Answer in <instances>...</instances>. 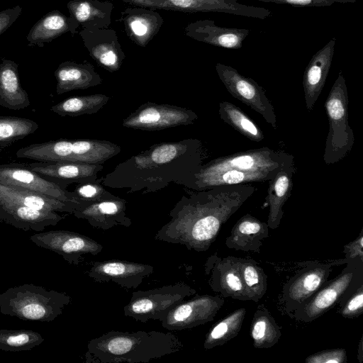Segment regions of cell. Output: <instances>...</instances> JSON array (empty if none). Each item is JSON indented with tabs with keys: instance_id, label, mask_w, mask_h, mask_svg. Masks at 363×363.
I'll list each match as a JSON object with an SVG mask.
<instances>
[{
	"instance_id": "obj_13",
	"label": "cell",
	"mask_w": 363,
	"mask_h": 363,
	"mask_svg": "<svg viewBox=\"0 0 363 363\" xmlns=\"http://www.w3.org/2000/svg\"><path fill=\"white\" fill-rule=\"evenodd\" d=\"M225 303L220 295H196L184 300L160 320L162 327L169 330L192 329L213 320Z\"/></svg>"
},
{
	"instance_id": "obj_11",
	"label": "cell",
	"mask_w": 363,
	"mask_h": 363,
	"mask_svg": "<svg viewBox=\"0 0 363 363\" xmlns=\"http://www.w3.org/2000/svg\"><path fill=\"white\" fill-rule=\"evenodd\" d=\"M216 70L227 91L233 97L261 115L274 129L277 128L274 108L261 86L229 65L218 62L216 65Z\"/></svg>"
},
{
	"instance_id": "obj_26",
	"label": "cell",
	"mask_w": 363,
	"mask_h": 363,
	"mask_svg": "<svg viewBox=\"0 0 363 363\" xmlns=\"http://www.w3.org/2000/svg\"><path fill=\"white\" fill-rule=\"evenodd\" d=\"M296 172L295 161L281 169L269 181L266 203L269 207L267 221L269 228L276 229L284 216L283 207L291 194L293 176Z\"/></svg>"
},
{
	"instance_id": "obj_42",
	"label": "cell",
	"mask_w": 363,
	"mask_h": 363,
	"mask_svg": "<svg viewBox=\"0 0 363 363\" xmlns=\"http://www.w3.org/2000/svg\"><path fill=\"white\" fill-rule=\"evenodd\" d=\"M265 3L287 4L293 6H328L335 3H354L357 0H257Z\"/></svg>"
},
{
	"instance_id": "obj_29",
	"label": "cell",
	"mask_w": 363,
	"mask_h": 363,
	"mask_svg": "<svg viewBox=\"0 0 363 363\" xmlns=\"http://www.w3.org/2000/svg\"><path fill=\"white\" fill-rule=\"evenodd\" d=\"M29 168L42 177L62 185V182H79L94 179L102 165L62 162H38L29 164Z\"/></svg>"
},
{
	"instance_id": "obj_1",
	"label": "cell",
	"mask_w": 363,
	"mask_h": 363,
	"mask_svg": "<svg viewBox=\"0 0 363 363\" xmlns=\"http://www.w3.org/2000/svg\"><path fill=\"white\" fill-rule=\"evenodd\" d=\"M250 184L222 185L183 197L169 213L170 220L157 232L159 241L207 251L223 225L254 194Z\"/></svg>"
},
{
	"instance_id": "obj_14",
	"label": "cell",
	"mask_w": 363,
	"mask_h": 363,
	"mask_svg": "<svg viewBox=\"0 0 363 363\" xmlns=\"http://www.w3.org/2000/svg\"><path fill=\"white\" fill-rule=\"evenodd\" d=\"M211 290L223 298L250 301L239 264V257H220L217 253L210 256L204 264Z\"/></svg>"
},
{
	"instance_id": "obj_33",
	"label": "cell",
	"mask_w": 363,
	"mask_h": 363,
	"mask_svg": "<svg viewBox=\"0 0 363 363\" xmlns=\"http://www.w3.org/2000/svg\"><path fill=\"white\" fill-rule=\"evenodd\" d=\"M245 315L246 309L240 308L217 322L206 333L203 347L210 350L223 345L235 337L242 328Z\"/></svg>"
},
{
	"instance_id": "obj_32",
	"label": "cell",
	"mask_w": 363,
	"mask_h": 363,
	"mask_svg": "<svg viewBox=\"0 0 363 363\" xmlns=\"http://www.w3.org/2000/svg\"><path fill=\"white\" fill-rule=\"evenodd\" d=\"M253 346L257 349L270 348L281 336L279 325L268 309L262 304L255 311L250 327Z\"/></svg>"
},
{
	"instance_id": "obj_4",
	"label": "cell",
	"mask_w": 363,
	"mask_h": 363,
	"mask_svg": "<svg viewBox=\"0 0 363 363\" xmlns=\"http://www.w3.org/2000/svg\"><path fill=\"white\" fill-rule=\"evenodd\" d=\"M70 302L71 297L66 293L24 284L0 294V312L23 320L50 322L60 315Z\"/></svg>"
},
{
	"instance_id": "obj_41",
	"label": "cell",
	"mask_w": 363,
	"mask_h": 363,
	"mask_svg": "<svg viewBox=\"0 0 363 363\" xmlns=\"http://www.w3.org/2000/svg\"><path fill=\"white\" fill-rule=\"evenodd\" d=\"M347 361L346 350L342 348L325 350L308 356L306 363H345Z\"/></svg>"
},
{
	"instance_id": "obj_28",
	"label": "cell",
	"mask_w": 363,
	"mask_h": 363,
	"mask_svg": "<svg viewBox=\"0 0 363 363\" xmlns=\"http://www.w3.org/2000/svg\"><path fill=\"white\" fill-rule=\"evenodd\" d=\"M57 81L56 92L84 89L100 84L102 79L89 62L77 63L72 61L62 62L55 72Z\"/></svg>"
},
{
	"instance_id": "obj_31",
	"label": "cell",
	"mask_w": 363,
	"mask_h": 363,
	"mask_svg": "<svg viewBox=\"0 0 363 363\" xmlns=\"http://www.w3.org/2000/svg\"><path fill=\"white\" fill-rule=\"evenodd\" d=\"M18 67V63L4 58L0 64V106L16 111L30 104L28 93L21 86Z\"/></svg>"
},
{
	"instance_id": "obj_43",
	"label": "cell",
	"mask_w": 363,
	"mask_h": 363,
	"mask_svg": "<svg viewBox=\"0 0 363 363\" xmlns=\"http://www.w3.org/2000/svg\"><path fill=\"white\" fill-rule=\"evenodd\" d=\"M342 252L345 259L348 262L351 259H359L363 260V230L359 235L352 241L344 246Z\"/></svg>"
},
{
	"instance_id": "obj_25",
	"label": "cell",
	"mask_w": 363,
	"mask_h": 363,
	"mask_svg": "<svg viewBox=\"0 0 363 363\" xmlns=\"http://www.w3.org/2000/svg\"><path fill=\"white\" fill-rule=\"evenodd\" d=\"M11 203L38 210L72 213L80 206L24 188L0 183V204Z\"/></svg>"
},
{
	"instance_id": "obj_5",
	"label": "cell",
	"mask_w": 363,
	"mask_h": 363,
	"mask_svg": "<svg viewBox=\"0 0 363 363\" xmlns=\"http://www.w3.org/2000/svg\"><path fill=\"white\" fill-rule=\"evenodd\" d=\"M120 150L118 145L107 141L57 140L22 147L17 151L16 156L41 162L98 164L118 153Z\"/></svg>"
},
{
	"instance_id": "obj_21",
	"label": "cell",
	"mask_w": 363,
	"mask_h": 363,
	"mask_svg": "<svg viewBox=\"0 0 363 363\" xmlns=\"http://www.w3.org/2000/svg\"><path fill=\"white\" fill-rule=\"evenodd\" d=\"M184 31L186 36L195 40L230 49L240 48L250 33L246 28L220 27L209 19L189 23Z\"/></svg>"
},
{
	"instance_id": "obj_22",
	"label": "cell",
	"mask_w": 363,
	"mask_h": 363,
	"mask_svg": "<svg viewBox=\"0 0 363 363\" xmlns=\"http://www.w3.org/2000/svg\"><path fill=\"white\" fill-rule=\"evenodd\" d=\"M72 214L86 220L93 228L104 230L119 225L128 228L132 224L125 213V201L118 198L87 203Z\"/></svg>"
},
{
	"instance_id": "obj_6",
	"label": "cell",
	"mask_w": 363,
	"mask_h": 363,
	"mask_svg": "<svg viewBox=\"0 0 363 363\" xmlns=\"http://www.w3.org/2000/svg\"><path fill=\"white\" fill-rule=\"evenodd\" d=\"M348 102L346 82L340 71L324 104L329 123L323 157L326 164L342 160L354 145V133L348 123Z\"/></svg>"
},
{
	"instance_id": "obj_18",
	"label": "cell",
	"mask_w": 363,
	"mask_h": 363,
	"mask_svg": "<svg viewBox=\"0 0 363 363\" xmlns=\"http://www.w3.org/2000/svg\"><path fill=\"white\" fill-rule=\"evenodd\" d=\"M79 35L89 55L98 65L111 72L121 68L125 55L115 30L82 28Z\"/></svg>"
},
{
	"instance_id": "obj_20",
	"label": "cell",
	"mask_w": 363,
	"mask_h": 363,
	"mask_svg": "<svg viewBox=\"0 0 363 363\" xmlns=\"http://www.w3.org/2000/svg\"><path fill=\"white\" fill-rule=\"evenodd\" d=\"M336 38H332L323 48L317 51L306 66L303 78L306 107L313 111L321 94L335 52Z\"/></svg>"
},
{
	"instance_id": "obj_45",
	"label": "cell",
	"mask_w": 363,
	"mask_h": 363,
	"mask_svg": "<svg viewBox=\"0 0 363 363\" xmlns=\"http://www.w3.org/2000/svg\"><path fill=\"white\" fill-rule=\"evenodd\" d=\"M357 352H358V354H357L358 360L360 363H362V358H363V335H362V337H361Z\"/></svg>"
},
{
	"instance_id": "obj_27",
	"label": "cell",
	"mask_w": 363,
	"mask_h": 363,
	"mask_svg": "<svg viewBox=\"0 0 363 363\" xmlns=\"http://www.w3.org/2000/svg\"><path fill=\"white\" fill-rule=\"evenodd\" d=\"M79 24L71 16H66L58 10H53L38 21L28 32L26 39L29 47L43 48L46 43L65 33L72 35L77 33Z\"/></svg>"
},
{
	"instance_id": "obj_36",
	"label": "cell",
	"mask_w": 363,
	"mask_h": 363,
	"mask_svg": "<svg viewBox=\"0 0 363 363\" xmlns=\"http://www.w3.org/2000/svg\"><path fill=\"white\" fill-rule=\"evenodd\" d=\"M242 279L250 301L258 302L267 290V276L253 259L239 257Z\"/></svg>"
},
{
	"instance_id": "obj_34",
	"label": "cell",
	"mask_w": 363,
	"mask_h": 363,
	"mask_svg": "<svg viewBox=\"0 0 363 363\" xmlns=\"http://www.w3.org/2000/svg\"><path fill=\"white\" fill-rule=\"evenodd\" d=\"M220 118L248 140L261 142L264 135L259 126L240 107L229 102L219 104Z\"/></svg>"
},
{
	"instance_id": "obj_37",
	"label": "cell",
	"mask_w": 363,
	"mask_h": 363,
	"mask_svg": "<svg viewBox=\"0 0 363 363\" xmlns=\"http://www.w3.org/2000/svg\"><path fill=\"white\" fill-rule=\"evenodd\" d=\"M44 337L31 330L0 329V350L5 352H23L39 346Z\"/></svg>"
},
{
	"instance_id": "obj_2",
	"label": "cell",
	"mask_w": 363,
	"mask_h": 363,
	"mask_svg": "<svg viewBox=\"0 0 363 363\" xmlns=\"http://www.w3.org/2000/svg\"><path fill=\"white\" fill-rule=\"evenodd\" d=\"M294 156L267 147L220 157L202 165L195 175L193 189L264 182L272 179Z\"/></svg>"
},
{
	"instance_id": "obj_9",
	"label": "cell",
	"mask_w": 363,
	"mask_h": 363,
	"mask_svg": "<svg viewBox=\"0 0 363 363\" xmlns=\"http://www.w3.org/2000/svg\"><path fill=\"white\" fill-rule=\"evenodd\" d=\"M345 263L344 259L327 263L318 261L305 262L303 268L283 286L281 301L285 311L291 315L328 281L335 266Z\"/></svg>"
},
{
	"instance_id": "obj_44",
	"label": "cell",
	"mask_w": 363,
	"mask_h": 363,
	"mask_svg": "<svg viewBox=\"0 0 363 363\" xmlns=\"http://www.w3.org/2000/svg\"><path fill=\"white\" fill-rule=\"evenodd\" d=\"M21 12L22 7L18 5L0 11V35L16 21Z\"/></svg>"
},
{
	"instance_id": "obj_19",
	"label": "cell",
	"mask_w": 363,
	"mask_h": 363,
	"mask_svg": "<svg viewBox=\"0 0 363 363\" xmlns=\"http://www.w3.org/2000/svg\"><path fill=\"white\" fill-rule=\"evenodd\" d=\"M117 21L123 24L130 40L143 48L152 40L164 23L162 16L155 9L135 6L123 10Z\"/></svg>"
},
{
	"instance_id": "obj_17",
	"label": "cell",
	"mask_w": 363,
	"mask_h": 363,
	"mask_svg": "<svg viewBox=\"0 0 363 363\" xmlns=\"http://www.w3.org/2000/svg\"><path fill=\"white\" fill-rule=\"evenodd\" d=\"M150 264L119 259L94 262L86 271L89 278L97 282H113L127 289H136L153 273Z\"/></svg>"
},
{
	"instance_id": "obj_16",
	"label": "cell",
	"mask_w": 363,
	"mask_h": 363,
	"mask_svg": "<svg viewBox=\"0 0 363 363\" xmlns=\"http://www.w3.org/2000/svg\"><path fill=\"white\" fill-rule=\"evenodd\" d=\"M0 183L24 188L64 202L83 207L86 203L77 199L74 192H69L62 185L52 182L29 167L1 165Z\"/></svg>"
},
{
	"instance_id": "obj_15",
	"label": "cell",
	"mask_w": 363,
	"mask_h": 363,
	"mask_svg": "<svg viewBox=\"0 0 363 363\" xmlns=\"http://www.w3.org/2000/svg\"><path fill=\"white\" fill-rule=\"evenodd\" d=\"M191 111L170 105L146 104L123 120V125L141 130H160L193 123Z\"/></svg>"
},
{
	"instance_id": "obj_8",
	"label": "cell",
	"mask_w": 363,
	"mask_h": 363,
	"mask_svg": "<svg viewBox=\"0 0 363 363\" xmlns=\"http://www.w3.org/2000/svg\"><path fill=\"white\" fill-rule=\"evenodd\" d=\"M196 294L195 289L182 281L145 291H135L129 303L123 307V313L125 316L141 323L150 320L160 321L186 297Z\"/></svg>"
},
{
	"instance_id": "obj_30",
	"label": "cell",
	"mask_w": 363,
	"mask_h": 363,
	"mask_svg": "<svg viewBox=\"0 0 363 363\" xmlns=\"http://www.w3.org/2000/svg\"><path fill=\"white\" fill-rule=\"evenodd\" d=\"M67 6L69 16L82 28H107L111 25L113 4L110 1L70 0Z\"/></svg>"
},
{
	"instance_id": "obj_39",
	"label": "cell",
	"mask_w": 363,
	"mask_h": 363,
	"mask_svg": "<svg viewBox=\"0 0 363 363\" xmlns=\"http://www.w3.org/2000/svg\"><path fill=\"white\" fill-rule=\"evenodd\" d=\"M338 304L343 318L352 319L361 315L363 313V283Z\"/></svg>"
},
{
	"instance_id": "obj_40",
	"label": "cell",
	"mask_w": 363,
	"mask_h": 363,
	"mask_svg": "<svg viewBox=\"0 0 363 363\" xmlns=\"http://www.w3.org/2000/svg\"><path fill=\"white\" fill-rule=\"evenodd\" d=\"M74 194L79 200L86 203L118 198L106 191L99 185L91 183L79 185Z\"/></svg>"
},
{
	"instance_id": "obj_10",
	"label": "cell",
	"mask_w": 363,
	"mask_h": 363,
	"mask_svg": "<svg viewBox=\"0 0 363 363\" xmlns=\"http://www.w3.org/2000/svg\"><path fill=\"white\" fill-rule=\"evenodd\" d=\"M131 6L181 12H219L264 19L272 12L262 7L240 4L237 0H119Z\"/></svg>"
},
{
	"instance_id": "obj_7",
	"label": "cell",
	"mask_w": 363,
	"mask_h": 363,
	"mask_svg": "<svg viewBox=\"0 0 363 363\" xmlns=\"http://www.w3.org/2000/svg\"><path fill=\"white\" fill-rule=\"evenodd\" d=\"M335 278L328 281L296 309L291 316L297 321L310 323L342 301L363 283V260H349Z\"/></svg>"
},
{
	"instance_id": "obj_23",
	"label": "cell",
	"mask_w": 363,
	"mask_h": 363,
	"mask_svg": "<svg viewBox=\"0 0 363 363\" xmlns=\"http://www.w3.org/2000/svg\"><path fill=\"white\" fill-rule=\"evenodd\" d=\"M64 218L55 211H42L18 204H0V222L23 230L41 232Z\"/></svg>"
},
{
	"instance_id": "obj_12",
	"label": "cell",
	"mask_w": 363,
	"mask_h": 363,
	"mask_svg": "<svg viewBox=\"0 0 363 363\" xmlns=\"http://www.w3.org/2000/svg\"><path fill=\"white\" fill-rule=\"evenodd\" d=\"M30 240L38 247L61 255L69 264H79L85 256L96 255L103 250L101 244L82 234L69 230H50L35 233Z\"/></svg>"
},
{
	"instance_id": "obj_24",
	"label": "cell",
	"mask_w": 363,
	"mask_h": 363,
	"mask_svg": "<svg viewBox=\"0 0 363 363\" xmlns=\"http://www.w3.org/2000/svg\"><path fill=\"white\" fill-rule=\"evenodd\" d=\"M268 236L267 223L247 213L233 225L225 245L235 250L259 253L262 241Z\"/></svg>"
},
{
	"instance_id": "obj_3",
	"label": "cell",
	"mask_w": 363,
	"mask_h": 363,
	"mask_svg": "<svg viewBox=\"0 0 363 363\" xmlns=\"http://www.w3.org/2000/svg\"><path fill=\"white\" fill-rule=\"evenodd\" d=\"M182 347L180 339L172 333L111 330L89 341L85 362L147 363Z\"/></svg>"
},
{
	"instance_id": "obj_35",
	"label": "cell",
	"mask_w": 363,
	"mask_h": 363,
	"mask_svg": "<svg viewBox=\"0 0 363 363\" xmlns=\"http://www.w3.org/2000/svg\"><path fill=\"white\" fill-rule=\"evenodd\" d=\"M102 94L67 98L54 105L50 110L62 116H79L97 112L108 100Z\"/></svg>"
},
{
	"instance_id": "obj_38",
	"label": "cell",
	"mask_w": 363,
	"mask_h": 363,
	"mask_svg": "<svg viewBox=\"0 0 363 363\" xmlns=\"http://www.w3.org/2000/svg\"><path fill=\"white\" fill-rule=\"evenodd\" d=\"M38 128L36 122L15 116L0 117V143L22 139Z\"/></svg>"
}]
</instances>
